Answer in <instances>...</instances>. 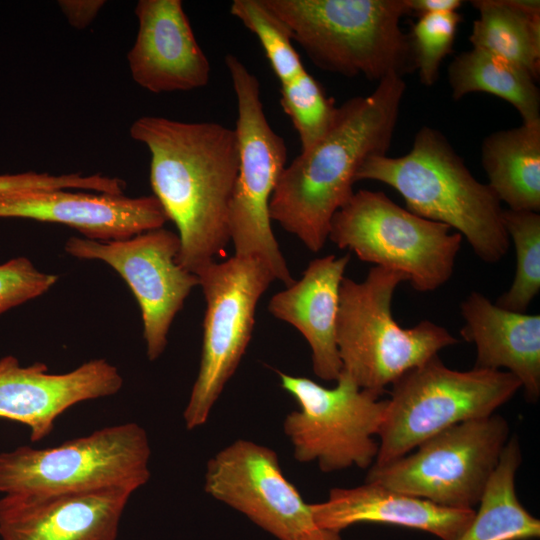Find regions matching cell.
<instances>
[{"label": "cell", "mask_w": 540, "mask_h": 540, "mask_svg": "<svg viewBox=\"0 0 540 540\" xmlns=\"http://www.w3.org/2000/svg\"><path fill=\"white\" fill-rule=\"evenodd\" d=\"M462 16L455 12L418 16L409 34L416 70L423 85L432 86L444 58L451 53Z\"/></svg>", "instance_id": "f1b7e54d"}, {"label": "cell", "mask_w": 540, "mask_h": 540, "mask_svg": "<svg viewBox=\"0 0 540 540\" xmlns=\"http://www.w3.org/2000/svg\"><path fill=\"white\" fill-rule=\"evenodd\" d=\"M129 134L150 153L154 196L178 229L177 261L196 275L230 241L229 208L239 168L235 129L142 116Z\"/></svg>", "instance_id": "6da1fadb"}, {"label": "cell", "mask_w": 540, "mask_h": 540, "mask_svg": "<svg viewBox=\"0 0 540 540\" xmlns=\"http://www.w3.org/2000/svg\"><path fill=\"white\" fill-rule=\"evenodd\" d=\"M355 179L392 187L403 197L408 211L456 229L486 263H497L508 252L510 239L501 202L488 184L471 174L446 137L432 127L417 131L405 155L368 158Z\"/></svg>", "instance_id": "3957f363"}, {"label": "cell", "mask_w": 540, "mask_h": 540, "mask_svg": "<svg viewBox=\"0 0 540 540\" xmlns=\"http://www.w3.org/2000/svg\"><path fill=\"white\" fill-rule=\"evenodd\" d=\"M410 13L421 16L428 13L455 12L463 4L461 0H406Z\"/></svg>", "instance_id": "d6a6232c"}, {"label": "cell", "mask_w": 540, "mask_h": 540, "mask_svg": "<svg viewBox=\"0 0 540 540\" xmlns=\"http://www.w3.org/2000/svg\"><path fill=\"white\" fill-rule=\"evenodd\" d=\"M204 490L279 540H302L316 528L276 452L253 441L238 439L217 452L207 462Z\"/></svg>", "instance_id": "5bb4252c"}, {"label": "cell", "mask_w": 540, "mask_h": 540, "mask_svg": "<svg viewBox=\"0 0 540 540\" xmlns=\"http://www.w3.org/2000/svg\"><path fill=\"white\" fill-rule=\"evenodd\" d=\"M122 385L119 370L105 359L52 374L45 363L22 366L8 355L0 359V418L29 427L30 440L38 442L53 431L64 411L82 401L114 395Z\"/></svg>", "instance_id": "2e32d148"}, {"label": "cell", "mask_w": 540, "mask_h": 540, "mask_svg": "<svg viewBox=\"0 0 540 540\" xmlns=\"http://www.w3.org/2000/svg\"><path fill=\"white\" fill-rule=\"evenodd\" d=\"M460 334L476 346L474 368L510 372L528 401L540 396V315L510 311L473 291L462 301Z\"/></svg>", "instance_id": "44dd1931"}, {"label": "cell", "mask_w": 540, "mask_h": 540, "mask_svg": "<svg viewBox=\"0 0 540 540\" xmlns=\"http://www.w3.org/2000/svg\"><path fill=\"white\" fill-rule=\"evenodd\" d=\"M316 527L335 532L360 523H380L456 540L473 519L474 509L437 505L383 485L365 482L351 488H333L327 500L310 504Z\"/></svg>", "instance_id": "d6986e66"}, {"label": "cell", "mask_w": 540, "mask_h": 540, "mask_svg": "<svg viewBox=\"0 0 540 540\" xmlns=\"http://www.w3.org/2000/svg\"><path fill=\"white\" fill-rule=\"evenodd\" d=\"M488 186L514 211H540V121L495 131L481 146Z\"/></svg>", "instance_id": "7402d4cb"}, {"label": "cell", "mask_w": 540, "mask_h": 540, "mask_svg": "<svg viewBox=\"0 0 540 540\" xmlns=\"http://www.w3.org/2000/svg\"><path fill=\"white\" fill-rule=\"evenodd\" d=\"M280 104L298 133L301 152L314 146L333 126L339 111L333 98L307 71L281 85Z\"/></svg>", "instance_id": "83f0119b"}, {"label": "cell", "mask_w": 540, "mask_h": 540, "mask_svg": "<svg viewBox=\"0 0 540 540\" xmlns=\"http://www.w3.org/2000/svg\"><path fill=\"white\" fill-rule=\"evenodd\" d=\"M230 13L258 38L280 85L306 71L288 27L264 0H234Z\"/></svg>", "instance_id": "4316f807"}, {"label": "cell", "mask_w": 540, "mask_h": 540, "mask_svg": "<svg viewBox=\"0 0 540 540\" xmlns=\"http://www.w3.org/2000/svg\"><path fill=\"white\" fill-rule=\"evenodd\" d=\"M135 491L105 487L82 491L21 492L0 499L2 540H116Z\"/></svg>", "instance_id": "9a60e30c"}, {"label": "cell", "mask_w": 540, "mask_h": 540, "mask_svg": "<svg viewBox=\"0 0 540 540\" xmlns=\"http://www.w3.org/2000/svg\"><path fill=\"white\" fill-rule=\"evenodd\" d=\"M138 31L127 54L135 83L155 93L206 86L210 63L198 44L181 0H140Z\"/></svg>", "instance_id": "ac0fdd59"}, {"label": "cell", "mask_w": 540, "mask_h": 540, "mask_svg": "<svg viewBox=\"0 0 540 540\" xmlns=\"http://www.w3.org/2000/svg\"><path fill=\"white\" fill-rule=\"evenodd\" d=\"M196 276L206 309L200 367L183 413L188 430L208 421L246 352L258 301L275 280L261 259L236 255L212 261Z\"/></svg>", "instance_id": "7c38bea8"}, {"label": "cell", "mask_w": 540, "mask_h": 540, "mask_svg": "<svg viewBox=\"0 0 540 540\" xmlns=\"http://www.w3.org/2000/svg\"><path fill=\"white\" fill-rule=\"evenodd\" d=\"M510 438L499 414L451 426L420 443L412 454L368 468L365 482L453 509L478 505Z\"/></svg>", "instance_id": "30bf717a"}, {"label": "cell", "mask_w": 540, "mask_h": 540, "mask_svg": "<svg viewBox=\"0 0 540 540\" xmlns=\"http://www.w3.org/2000/svg\"><path fill=\"white\" fill-rule=\"evenodd\" d=\"M64 249L78 259L103 261L123 278L141 310L147 357L158 359L176 314L199 285L198 277L177 261L178 235L160 227L107 242L74 236Z\"/></svg>", "instance_id": "4fadbf2b"}, {"label": "cell", "mask_w": 540, "mask_h": 540, "mask_svg": "<svg viewBox=\"0 0 540 540\" xmlns=\"http://www.w3.org/2000/svg\"><path fill=\"white\" fill-rule=\"evenodd\" d=\"M104 0H60L58 6L75 29L87 28L105 5Z\"/></svg>", "instance_id": "1f68e13d"}, {"label": "cell", "mask_w": 540, "mask_h": 540, "mask_svg": "<svg viewBox=\"0 0 540 540\" xmlns=\"http://www.w3.org/2000/svg\"><path fill=\"white\" fill-rule=\"evenodd\" d=\"M380 426L374 464L398 459L431 436L458 423L490 416L522 388L505 370L447 367L438 355L392 384Z\"/></svg>", "instance_id": "8992f818"}, {"label": "cell", "mask_w": 540, "mask_h": 540, "mask_svg": "<svg viewBox=\"0 0 540 540\" xmlns=\"http://www.w3.org/2000/svg\"><path fill=\"white\" fill-rule=\"evenodd\" d=\"M503 224L516 250V273L510 288L495 304L526 313L540 290V214L503 209Z\"/></svg>", "instance_id": "484cf974"}, {"label": "cell", "mask_w": 540, "mask_h": 540, "mask_svg": "<svg viewBox=\"0 0 540 540\" xmlns=\"http://www.w3.org/2000/svg\"><path fill=\"white\" fill-rule=\"evenodd\" d=\"M0 218L64 224L84 238L107 242L163 227L168 218L152 196L89 194L68 189L0 192Z\"/></svg>", "instance_id": "e0dca14e"}, {"label": "cell", "mask_w": 540, "mask_h": 540, "mask_svg": "<svg viewBox=\"0 0 540 540\" xmlns=\"http://www.w3.org/2000/svg\"><path fill=\"white\" fill-rule=\"evenodd\" d=\"M405 90L404 79L391 75L369 95L339 106L326 135L284 168L269 203L271 221L310 251H320L334 214L354 193L361 165L372 156L387 155Z\"/></svg>", "instance_id": "7a4b0ae2"}, {"label": "cell", "mask_w": 540, "mask_h": 540, "mask_svg": "<svg viewBox=\"0 0 540 540\" xmlns=\"http://www.w3.org/2000/svg\"><path fill=\"white\" fill-rule=\"evenodd\" d=\"M479 11L469 40L478 48L514 63L537 81L540 74V2L475 0Z\"/></svg>", "instance_id": "603a6c76"}, {"label": "cell", "mask_w": 540, "mask_h": 540, "mask_svg": "<svg viewBox=\"0 0 540 540\" xmlns=\"http://www.w3.org/2000/svg\"><path fill=\"white\" fill-rule=\"evenodd\" d=\"M522 452L516 435L502 451L479 501V509L456 540H531L540 537V520L520 502L516 493V473Z\"/></svg>", "instance_id": "cb8c5ba5"}, {"label": "cell", "mask_w": 540, "mask_h": 540, "mask_svg": "<svg viewBox=\"0 0 540 540\" xmlns=\"http://www.w3.org/2000/svg\"><path fill=\"white\" fill-rule=\"evenodd\" d=\"M278 373L282 388L299 405L283 422L298 462L316 461L324 473L352 466L366 469L374 464L379 450L374 436L387 406L381 393L360 388L343 371L333 388L306 377Z\"/></svg>", "instance_id": "8fae6325"}, {"label": "cell", "mask_w": 540, "mask_h": 540, "mask_svg": "<svg viewBox=\"0 0 540 540\" xmlns=\"http://www.w3.org/2000/svg\"><path fill=\"white\" fill-rule=\"evenodd\" d=\"M450 230L381 191L361 189L334 214L328 239L364 262L404 274L415 290L431 292L454 270L463 237Z\"/></svg>", "instance_id": "52a82bcc"}, {"label": "cell", "mask_w": 540, "mask_h": 540, "mask_svg": "<svg viewBox=\"0 0 540 540\" xmlns=\"http://www.w3.org/2000/svg\"><path fill=\"white\" fill-rule=\"evenodd\" d=\"M350 256L327 255L311 261L302 277L269 301L268 311L295 327L311 349L317 377L336 381L342 371L336 342L339 292Z\"/></svg>", "instance_id": "ffe728a7"}, {"label": "cell", "mask_w": 540, "mask_h": 540, "mask_svg": "<svg viewBox=\"0 0 540 540\" xmlns=\"http://www.w3.org/2000/svg\"><path fill=\"white\" fill-rule=\"evenodd\" d=\"M302 540H342L339 532L320 529L316 527L308 534H306Z\"/></svg>", "instance_id": "836d02e7"}, {"label": "cell", "mask_w": 540, "mask_h": 540, "mask_svg": "<svg viewBox=\"0 0 540 540\" xmlns=\"http://www.w3.org/2000/svg\"><path fill=\"white\" fill-rule=\"evenodd\" d=\"M151 448L136 423L96 430L58 446H20L0 453V493L82 491L127 487L150 479Z\"/></svg>", "instance_id": "9c48e42d"}, {"label": "cell", "mask_w": 540, "mask_h": 540, "mask_svg": "<svg viewBox=\"0 0 540 540\" xmlns=\"http://www.w3.org/2000/svg\"><path fill=\"white\" fill-rule=\"evenodd\" d=\"M58 276L39 271L26 257L0 265V315L47 292Z\"/></svg>", "instance_id": "f546056e"}, {"label": "cell", "mask_w": 540, "mask_h": 540, "mask_svg": "<svg viewBox=\"0 0 540 540\" xmlns=\"http://www.w3.org/2000/svg\"><path fill=\"white\" fill-rule=\"evenodd\" d=\"M404 274L374 266L356 282L344 277L339 292L336 342L342 371L362 389L383 393L389 384L458 340L444 327L423 320L402 328L392 314Z\"/></svg>", "instance_id": "5b68a950"}, {"label": "cell", "mask_w": 540, "mask_h": 540, "mask_svg": "<svg viewBox=\"0 0 540 540\" xmlns=\"http://www.w3.org/2000/svg\"><path fill=\"white\" fill-rule=\"evenodd\" d=\"M237 102L239 168L229 208V236L236 256L265 262L286 286L294 280L271 228L269 203L286 167L287 146L269 124L260 83L233 54L225 56Z\"/></svg>", "instance_id": "ba28073f"}, {"label": "cell", "mask_w": 540, "mask_h": 540, "mask_svg": "<svg viewBox=\"0 0 540 540\" xmlns=\"http://www.w3.org/2000/svg\"><path fill=\"white\" fill-rule=\"evenodd\" d=\"M89 176L80 173L50 175L48 173L24 172L0 174V192L24 189H84L91 187Z\"/></svg>", "instance_id": "4dcf8cb0"}, {"label": "cell", "mask_w": 540, "mask_h": 540, "mask_svg": "<svg viewBox=\"0 0 540 540\" xmlns=\"http://www.w3.org/2000/svg\"><path fill=\"white\" fill-rule=\"evenodd\" d=\"M455 101L483 92L510 103L523 123L540 121V91L532 75L520 66L478 48L458 54L448 67Z\"/></svg>", "instance_id": "d4e9b609"}, {"label": "cell", "mask_w": 540, "mask_h": 540, "mask_svg": "<svg viewBox=\"0 0 540 540\" xmlns=\"http://www.w3.org/2000/svg\"><path fill=\"white\" fill-rule=\"evenodd\" d=\"M320 69L377 81L416 70L406 0H264Z\"/></svg>", "instance_id": "277c9868"}]
</instances>
